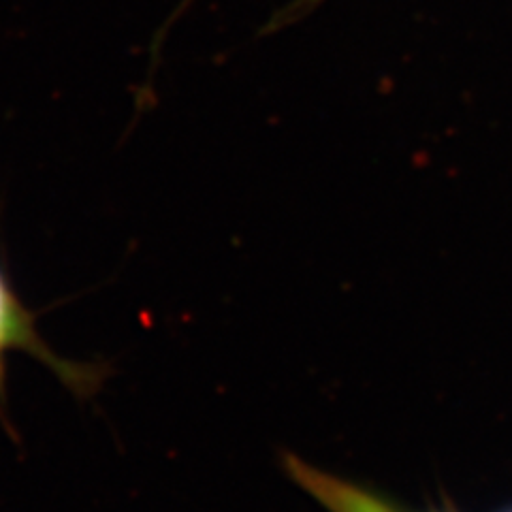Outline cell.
I'll return each mask as SVG.
<instances>
[{"label": "cell", "instance_id": "1", "mask_svg": "<svg viewBox=\"0 0 512 512\" xmlns=\"http://www.w3.org/2000/svg\"><path fill=\"white\" fill-rule=\"evenodd\" d=\"M15 352H24V355L43 363L64 387L79 397H86L99 387L101 370L88 363L62 359L43 340L35 314L22 301L7 271L0 265V419L7 427V372L9 357Z\"/></svg>", "mask_w": 512, "mask_h": 512}]
</instances>
